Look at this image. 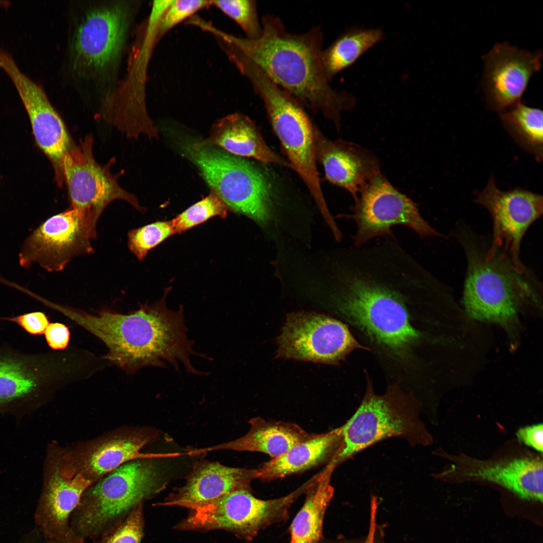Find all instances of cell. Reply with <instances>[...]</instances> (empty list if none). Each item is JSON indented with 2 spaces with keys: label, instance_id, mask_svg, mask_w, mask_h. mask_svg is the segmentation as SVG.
<instances>
[{
  "label": "cell",
  "instance_id": "cell-15",
  "mask_svg": "<svg viewBox=\"0 0 543 543\" xmlns=\"http://www.w3.org/2000/svg\"><path fill=\"white\" fill-rule=\"evenodd\" d=\"M278 344L279 357L333 365L362 347L342 322L304 312L287 316Z\"/></svg>",
  "mask_w": 543,
  "mask_h": 543
},
{
  "label": "cell",
  "instance_id": "cell-6",
  "mask_svg": "<svg viewBox=\"0 0 543 543\" xmlns=\"http://www.w3.org/2000/svg\"><path fill=\"white\" fill-rule=\"evenodd\" d=\"M180 153L198 168L228 210L265 227L274 219V195L268 178L251 162L210 144L206 140L173 132Z\"/></svg>",
  "mask_w": 543,
  "mask_h": 543
},
{
  "label": "cell",
  "instance_id": "cell-18",
  "mask_svg": "<svg viewBox=\"0 0 543 543\" xmlns=\"http://www.w3.org/2000/svg\"><path fill=\"white\" fill-rule=\"evenodd\" d=\"M46 477L34 513L36 527L46 543H83L73 530L71 516L93 484L82 475H67L52 450Z\"/></svg>",
  "mask_w": 543,
  "mask_h": 543
},
{
  "label": "cell",
  "instance_id": "cell-29",
  "mask_svg": "<svg viewBox=\"0 0 543 543\" xmlns=\"http://www.w3.org/2000/svg\"><path fill=\"white\" fill-rule=\"evenodd\" d=\"M228 209L221 198L210 194L171 220L174 234H180L216 216L225 218Z\"/></svg>",
  "mask_w": 543,
  "mask_h": 543
},
{
  "label": "cell",
  "instance_id": "cell-27",
  "mask_svg": "<svg viewBox=\"0 0 543 543\" xmlns=\"http://www.w3.org/2000/svg\"><path fill=\"white\" fill-rule=\"evenodd\" d=\"M380 29L352 27L346 30L321 55L322 66L330 81L337 74L353 65L366 51L381 41Z\"/></svg>",
  "mask_w": 543,
  "mask_h": 543
},
{
  "label": "cell",
  "instance_id": "cell-19",
  "mask_svg": "<svg viewBox=\"0 0 543 543\" xmlns=\"http://www.w3.org/2000/svg\"><path fill=\"white\" fill-rule=\"evenodd\" d=\"M542 52L529 51L507 42L496 43L483 56L482 85L487 105L500 113L521 101L531 76L541 67Z\"/></svg>",
  "mask_w": 543,
  "mask_h": 543
},
{
  "label": "cell",
  "instance_id": "cell-25",
  "mask_svg": "<svg viewBox=\"0 0 543 543\" xmlns=\"http://www.w3.org/2000/svg\"><path fill=\"white\" fill-rule=\"evenodd\" d=\"M341 441V427L315 434L282 456L262 464L257 469V479L270 481L283 478L328 463L337 452Z\"/></svg>",
  "mask_w": 543,
  "mask_h": 543
},
{
  "label": "cell",
  "instance_id": "cell-22",
  "mask_svg": "<svg viewBox=\"0 0 543 543\" xmlns=\"http://www.w3.org/2000/svg\"><path fill=\"white\" fill-rule=\"evenodd\" d=\"M257 470L227 467L218 462L202 460L196 463L186 483L158 503L161 506H177L191 510L229 493L250 490L257 479Z\"/></svg>",
  "mask_w": 543,
  "mask_h": 543
},
{
  "label": "cell",
  "instance_id": "cell-12",
  "mask_svg": "<svg viewBox=\"0 0 543 543\" xmlns=\"http://www.w3.org/2000/svg\"><path fill=\"white\" fill-rule=\"evenodd\" d=\"M354 202L355 247L377 237L393 235L391 228L396 225L407 227L421 237L442 236L422 217L415 203L381 173L368 184Z\"/></svg>",
  "mask_w": 543,
  "mask_h": 543
},
{
  "label": "cell",
  "instance_id": "cell-31",
  "mask_svg": "<svg viewBox=\"0 0 543 543\" xmlns=\"http://www.w3.org/2000/svg\"><path fill=\"white\" fill-rule=\"evenodd\" d=\"M173 234L171 220L156 221L130 230L128 233V247L141 261L151 249Z\"/></svg>",
  "mask_w": 543,
  "mask_h": 543
},
{
  "label": "cell",
  "instance_id": "cell-26",
  "mask_svg": "<svg viewBox=\"0 0 543 543\" xmlns=\"http://www.w3.org/2000/svg\"><path fill=\"white\" fill-rule=\"evenodd\" d=\"M333 470L327 465L306 491L305 502L290 526V543H319L325 513L333 495L330 484Z\"/></svg>",
  "mask_w": 543,
  "mask_h": 543
},
{
  "label": "cell",
  "instance_id": "cell-38",
  "mask_svg": "<svg viewBox=\"0 0 543 543\" xmlns=\"http://www.w3.org/2000/svg\"><path fill=\"white\" fill-rule=\"evenodd\" d=\"M18 543H31V542L26 540H21Z\"/></svg>",
  "mask_w": 543,
  "mask_h": 543
},
{
  "label": "cell",
  "instance_id": "cell-14",
  "mask_svg": "<svg viewBox=\"0 0 543 543\" xmlns=\"http://www.w3.org/2000/svg\"><path fill=\"white\" fill-rule=\"evenodd\" d=\"M94 140L86 136L65 154L62 162L65 183L72 208L90 214L98 220L106 207L115 200H123L143 212L136 197L123 189L113 174L112 159L105 165L99 164L93 155Z\"/></svg>",
  "mask_w": 543,
  "mask_h": 543
},
{
  "label": "cell",
  "instance_id": "cell-36",
  "mask_svg": "<svg viewBox=\"0 0 543 543\" xmlns=\"http://www.w3.org/2000/svg\"><path fill=\"white\" fill-rule=\"evenodd\" d=\"M518 438L525 444L542 453L543 426L538 423L520 428L516 432Z\"/></svg>",
  "mask_w": 543,
  "mask_h": 543
},
{
  "label": "cell",
  "instance_id": "cell-28",
  "mask_svg": "<svg viewBox=\"0 0 543 543\" xmlns=\"http://www.w3.org/2000/svg\"><path fill=\"white\" fill-rule=\"evenodd\" d=\"M503 126L524 150L542 161L543 125L541 110L518 102L499 113Z\"/></svg>",
  "mask_w": 543,
  "mask_h": 543
},
{
  "label": "cell",
  "instance_id": "cell-11",
  "mask_svg": "<svg viewBox=\"0 0 543 543\" xmlns=\"http://www.w3.org/2000/svg\"><path fill=\"white\" fill-rule=\"evenodd\" d=\"M98 221L70 207L43 222L24 241L19 254L21 266L37 264L49 272L61 271L76 256L92 253Z\"/></svg>",
  "mask_w": 543,
  "mask_h": 543
},
{
  "label": "cell",
  "instance_id": "cell-35",
  "mask_svg": "<svg viewBox=\"0 0 543 543\" xmlns=\"http://www.w3.org/2000/svg\"><path fill=\"white\" fill-rule=\"evenodd\" d=\"M20 325L28 333L33 335L44 334L49 324L48 317L45 313L35 311L21 314Z\"/></svg>",
  "mask_w": 543,
  "mask_h": 543
},
{
  "label": "cell",
  "instance_id": "cell-1",
  "mask_svg": "<svg viewBox=\"0 0 543 543\" xmlns=\"http://www.w3.org/2000/svg\"><path fill=\"white\" fill-rule=\"evenodd\" d=\"M336 261L332 302L375 346L408 359L421 334L411 312L430 299L435 278L398 243L349 248Z\"/></svg>",
  "mask_w": 543,
  "mask_h": 543
},
{
  "label": "cell",
  "instance_id": "cell-30",
  "mask_svg": "<svg viewBox=\"0 0 543 543\" xmlns=\"http://www.w3.org/2000/svg\"><path fill=\"white\" fill-rule=\"evenodd\" d=\"M212 5L236 22L245 33L246 38L255 39L261 35V23L255 1H212Z\"/></svg>",
  "mask_w": 543,
  "mask_h": 543
},
{
  "label": "cell",
  "instance_id": "cell-34",
  "mask_svg": "<svg viewBox=\"0 0 543 543\" xmlns=\"http://www.w3.org/2000/svg\"><path fill=\"white\" fill-rule=\"evenodd\" d=\"M48 346L54 350L67 348L70 339L68 328L59 322L49 323L44 333Z\"/></svg>",
  "mask_w": 543,
  "mask_h": 543
},
{
  "label": "cell",
  "instance_id": "cell-2",
  "mask_svg": "<svg viewBox=\"0 0 543 543\" xmlns=\"http://www.w3.org/2000/svg\"><path fill=\"white\" fill-rule=\"evenodd\" d=\"M255 39L241 37L212 26L209 33L224 53L241 55L257 65L266 76L311 110L321 113L335 127L341 113L353 108L355 98L330 84L322 64L323 32L318 27L302 34L289 32L278 17L266 15Z\"/></svg>",
  "mask_w": 543,
  "mask_h": 543
},
{
  "label": "cell",
  "instance_id": "cell-9",
  "mask_svg": "<svg viewBox=\"0 0 543 543\" xmlns=\"http://www.w3.org/2000/svg\"><path fill=\"white\" fill-rule=\"evenodd\" d=\"M240 73L261 99L290 167L306 185L325 221H332L333 216L324 199L317 167L313 124L302 105L252 62L246 63Z\"/></svg>",
  "mask_w": 543,
  "mask_h": 543
},
{
  "label": "cell",
  "instance_id": "cell-23",
  "mask_svg": "<svg viewBox=\"0 0 543 543\" xmlns=\"http://www.w3.org/2000/svg\"><path fill=\"white\" fill-rule=\"evenodd\" d=\"M248 431L241 437L217 445L192 450L189 455H200L217 450L257 451L278 457L315 434L308 433L298 424L282 421L251 419Z\"/></svg>",
  "mask_w": 543,
  "mask_h": 543
},
{
  "label": "cell",
  "instance_id": "cell-21",
  "mask_svg": "<svg viewBox=\"0 0 543 543\" xmlns=\"http://www.w3.org/2000/svg\"><path fill=\"white\" fill-rule=\"evenodd\" d=\"M317 161L326 178L347 192L354 201L368 184L381 173L378 158L354 143L332 140L313 125Z\"/></svg>",
  "mask_w": 543,
  "mask_h": 543
},
{
  "label": "cell",
  "instance_id": "cell-5",
  "mask_svg": "<svg viewBox=\"0 0 543 543\" xmlns=\"http://www.w3.org/2000/svg\"><path fill=\"white\" fill-rule=\"evenodd\" d=\"M456 233L467 261L463 304L471 318L507 325L521 303L537 301L541 285L529 269L518 270L502 249L488 253L466 226L459 225Z\"/></svg>",
  "mask_w": 543,
  "mask_h": 543
},
{
  "label": "cell",
  "instance_id": "cell-4",
  "mask_svg": "<svg viewBox=\"0 0 543 543\" xmlns=\"http://www.w3.org/2000/svg\"><path fill=\"white\" fill-rule=\"evenodd\" d=\"M140 1H72L68 8L64 77L78 93L113 101Z\"/></svg>",
  "mask_w": 543,
  "mask_h": 543
},
{
  "label": "cell",
  "instance_id": "cell-16",
  "mask_svg": "<svg viewBox=\"0 0 543 543\" xmlns=\"http://www.w3.org/2000/svg\"><path fill=\"white\" fill-rule=\"evenodd\" d=\"M475 202L485 207L492 218L493 235L488 252L502 249L518 270H524L519 259L520 243L528 227L542 214V196L519 188L502 191L491 176Z\"/></svg>",
  "mask_w": 543,
  "mask_h": 543
},
{
  "label": "cell",
  "instance_id": "cell-7",
  "mask_svg": "<svg viewBox=\"0 0 543 543\" xmlns=\"http://www.w3.org/2000/svg\"><path fill=\"white\" fill-rule=\"evenodd\" d=\"M97 372L94 354L84 349L29 353L0 345V410L41 404L62 388Z\"/></svg>",
  "mask_w": 543,
  "mask_h": 543
},
{
  "label": "cell",
  "instance_id": "cell-17",
  "mask_svg": "<svg viewBox=\"0 0 543 543\" xmlns=\"http://www.w3.org/2000/svg\"><path fill=\"white\" fill-rule=\"evenodd\" d=\"M0 68L13 82L28 115L36 144L49 159L55 181L62 187L63 159L74 145L62 119L42 86L24 73L12 55L1 47Z\"/></svg>",
  "mask_w": 543,
  "mask_h": 543
},
{
  "label": "cell",
  "instance_id": "cell-32",
  "mask_svg": "<svg viewBox=\"0 0 543 543\" xmlns=\"http://www.w3.org/2000/svg\"><path fill=\"white\" fill-rule=\"evenodd\" d=\"M143 504L136 505L121 523L92 543H141L145 525Z\"/></svg>",
  "mask_w": 543,
  "mask_h": 543
},
{
  "label": "cell",
  "instance_id": "cell-10",
  "mask_svg": "<svg viewBox=\"0 0 543 543\" xmlns=\"http://www.w3.org/2000/svg\"><path fill=\"white\" fill-rule=\"evenodd\" d=\"M419 406L395 387L376 394L371 384L357 411L341 427L342 441L328 464L336 466L384 439L398 437L411 446L427 444L430 438L419 416Z\"/></svg>",
  "mask_w": 543,
  "mask_h": 543
},
{
  "label": "cell",
  "instance_id": "cell-37",
  "mask_svg": "<svg viewBox=\"0 0 543 543\" xmlns=\"http://www.w3.org/2000/svg\"><path fill=\"white\" fill-rule=\"evenodd\" d=\"M10 5V2L8 1H0V7H8Z\"/></svg>",
  "mask_w": 543,
  "mask_h": 543
},
{
  "label": "cell",
  "instance_id": "cell-24",
  "mask_svg": "<svg viewBox=\"0 0 543 543\" xmlns=\"http://www.w3.org/2000/svg\"><path fill=\"white\" fill-rule=\"evenodd\" d=\"M206 140L236 156L290 167L288 161L268 147L254 122L240 113L230 114L217 120Z\"/></svg>",
  "mask_w": 543,
  "mask_h": 543
},
{
  "label": "cell",
  "instance_id": "cell-20",
  "mask_svg": "<svg viewBox=\"0 0 543 543\" xmlns=\"http://www.w3.org/2000/svg\"><path fill=\"white\" fill-rule=\"evenodd\" d=\"M542 461L522 458L484 461L463 456L443 473L447 479L482 480L498 484L527 500L542 501Z\"/></svg>",
  "mask_w": 543,
  "mask_h": 543
},
{
  "label": "cell",
  "instance_id": "cell-3",
  "mask_svg": "<svg viewBox=\"0 0 543 543\" xmlns=\"http://www.w3.org/2000/svg\"><path fill=\"white\" fill-rule=\"evenodd\" d=\"M169 291L159 301L127 314L110 309L89 313L57 304L54 310L100 339L108 349L105 358L126 374L165 368L166 362L178 371L179 363L190 367L196 352L187 336L183 306L177 311L166 306Z\"/></svg>",
  "mask_w": 543,
  "mask_h": 543
},
{
  "label": "cell",
  "instance_id": "cell-33",
  "mask_svg": "<svg viewBox=\"0 0 543 543\" xmlns=\"http://www.w3.org/2000/svg\"><path fill=\"white\" fill-rule=\"evenodd\" d=\"M212 5V1L173 0L162 16L157 31V42L170 30L198 11Z\"/></svg>",
  "mask_w": 543,
  "mask_h": 543
},
{
  "label": "cell",
  "instance_id": "cell-13",
  "mask_svg": "<svg viewBox=\"0 0 543 543\" xmlns=\"http://www.w3.org/2000/svg\"><path fill=\"white\" fill-rule=\"evenodd\" d=\"M159 435L148 427L119 428L72 447H59L60 467L66 474H80L94 484L128 462L160 456L141 452Z\"/></svg>",
  "mask_w": 543,
  "mask_h": 543
},
{
  "label": "cell",
  "instance_id": "cell-8",
  "mask_svg": "<svg viewBox=\"0 0 543 543\" xmlns=\"http://www.w3.org/2000/svg\"><path fill=\"white\" fill-rule=\"evenodd\" d=\"M153 458L128 462L90 485L70 518L84 540L94 539L121 523L139 503L163 490L166 482Z\"/></svg>",
  "mask_w": 543,
  "mask_h": 543
}]
</instances>
